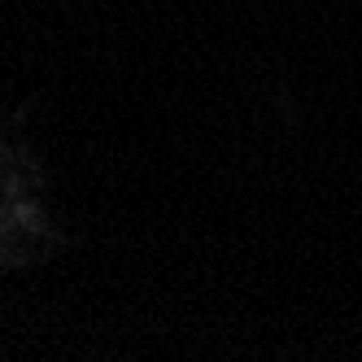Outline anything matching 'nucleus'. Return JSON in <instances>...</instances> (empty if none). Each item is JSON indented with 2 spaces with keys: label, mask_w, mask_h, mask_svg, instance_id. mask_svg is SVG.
I'll use <instances>...</instances> for the list:
<instances>
[{
  "label": "nucleus",
  "mask_w": 362,
  "mask_h": 362,
  "mask_svg": "<svg viewBox=\"0 0 362 362\" xmlns=\"http://www.w3.org/2000/svg\"><path fill=\"white\" fill-rule=\"evenodd\" d=\"M66 236L44 210V166L18 136L0 132V267L62 249Z\"/></svg>",
  "instance_id": "f257e3e1"
}]
</instances>
